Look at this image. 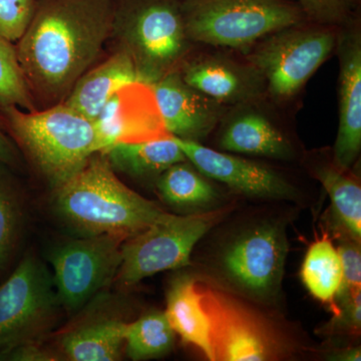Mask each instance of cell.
Listing matches in <instances>:
<instances>
[{"label":"cell","instance_id":"6da1fadb","mask_svg":"<svg viewBox=\"0 0 361 361\" xmlns=\"http://www.w3.org/2000/svg\"><path fill=\"white\" fill-rule=\"evenodd\" d=\"M114 0H39L16 47L30 92L63 101L113 32Z\"/></svg>","mask_w":361,"mask_h":361},{"label":"cell","instance_id":"7a4b0ae2","mask_svg":"<svg viewBox=\"0 0 361 361\" xmlns=\"http://www.w3.org/2000/svg\"><path fill=\"white\" fill-rule=\"evenodd\" d=\"M52 208L80 236L106 235L123 240L146 229L166 213L126 186L101 152L54 190Z\"/></svg>","mask_w":361,"mask_h":361},{"label":"cell","instance_id":"3957f363","mask_svg":"<svg viewBox=\"0 0 361 361\" xmlns=\"http://www.w3.org/2000/svg\"><path fill=\"white\" fill-rule=\"evenodd\" d=\"M7 129L52 189L61 186L103 151L94 122L61 103L44 111L0 109Z\"/></svg>","mask_w":361,"mask_h":361},{"label":"cell","instance_id":"277c9868","mask_svg":"<svg viewBox=\"0 0 361 361\" xmlns=\"http://www.w3.org/2000/svg\"><path fill=\"white\" fill-rule=\"evenodd\" d=\"M114 32L149 85L172 73L187 51L180 0H114Z\"/></svg>","mask_w":361,"mask_h":361},{"label":"cell","instance_id":"5b68a950","mask_svg":"<svg viewBox=\"0 0 361 361\" xmlns=\"http://www.w3.org/2000/svg\"><path fill=\"white\" fill-rule=\"evenodd\" d=\"M180 7L188 39L233 49L298 25L305 16L286 0H180Z\"/></svg>","mask_w":361,"mask_h":361},{"label":"cell","instance_id":"8992f818","mask_svg":"<svg viewBox=\"0 0 361 361\" xmlns=\"http://www.w3.org/2000/svg\"><path fill=\"white\" fill-rule=\"evenodd\" d=\"M228 212L225 208L186 216L166 212L123 242L116 283L123 288L132 287L157 273L189 265L194 247Z\"/></svg>","mask_w":361,"mask_h":361},{"label":"cell","instance_id":"52a82bcc","mask_svg":"<svg viewBox=\"0 0 361 361\" xmlns=\"http://www.w3.org/2000/svg\"><path fill=\"white\" fill-rule=\"evenodd\" d=\"M336 44L331 28L294 25L264 37L249 59L270 94L287 99L295 96Z\"/></svg>","mask_w":361,"mask_h":361},{"label":"cell","instance_id":"ba28073f","mask_svg":"<svg viewBox=\"0 0 361 361\" xmlns=\"http://www.w3.org/2000/svg\"><path fill=\"white\" fill-rule=\"evenodd\" d=\"M59 306L51 272L28 254L0 286V353L39 341L51 327Z\"/></svg>","mask_w":361,"mask_h":361},{"label":"cell","instance_id":"9c48e42d","mask_svg":"<svg viewBox=\"0 0 361 361\" xmlns=\"http://www.w3.org/2000/svg\"><path fill=\"white\" fill-rule=\"evenodd\" d=\"M210 324L215 361H265L283 353V342L257 312L222 289L198 285Z\"/></svg>","mask_w":361,"mask_h":361},{"label":"cell","instance_id":"30bf717a","mask_svg":"<svg viewBox=\"0 0 361 361\" xmlns=\"http://www.w3.org/2000/svg\"><path fill=\"white\" fill-rule=\"evenodd\" d=\"M123 241L106 235L80 236L54 247L49 262L59 305L77 313L115 279L122 262Z\"/></svg>","mask_w":361,"mask_h":361},{"label":"cell","instance_id":"8fae6325","mask_svg":"<svg viewBox=\"0 0 361 361\" xmlns=\"http://www.w3.org/2000/svg\"><path fill=\"white\" fill-rule=\"evenodd\" d=\"M286 255L283 228L263 224L233 240L223 253L221 267L236 288L268 299L277 293L281 285Z\"/></svg>","mask_w":361,"mask_h":361},{"label":"cell","instance_id":"7c38bea8","mask_svg":"<svg viewBox=\"0 0 361 361\" xmlns=\"http://www.w3.org/2000/svg\"><path fill=\"white\" fill-rule=\"evenodd\" d=\"M103 152L116 144L171 137L161 118L152 85L135 80L122 85L94 122Z\"/></svg>","mask_w":361,"mask_h":361},{"label":"cell","instance_id":"4fadbf2b","mask_svg":"<svg viewBox=\"0 0 361 361\" xmlns=\"http://www.w3.org/2000/svg\"><path fill=\"white\" fill-rule=\"evenodd\" d=\"M174 137L188 161L205 177L240 193L264 199H293L296 191L274 171L239 157L207 148L199 142Z\"/></svg>","mask_w":361,"mask_h":361},{"label":"cell","instance_id":"5bb4252c","mask_svg":"<svg viewBox=\"0 0 361 361\" xmlns=\"http://www.w3.org/2000/svg\"><path fill=\"white\" fill-rule=\"evenodd\" d=\"M152 87L164 125L173 137L198 142L219 120V103L190 87L179 73L164 75Z\"/></svg>","mask_w":361,"mask_h":361},{"label":"cell","instance_id":"9a60e30c","mask_svg":"<svg viewBox=\"0 0 361 361\" xmlns=\"http://www.w3.org/2000/svg\"><path fill=\"white\" fill-rule=\"evenodd\" d=\"M338 42L339 126L334 144V165L348 171L361 148V39L357 30L346 32Z\"/></svg>","mask_w":361,"mask_h":361},{"label":"cell","instance_id":"2e32d148","mask_svg":"<svg viewBox=\"0 0 361 361\" xmlns=\"http://www.w3.org/2000/svg\"><path fill=\"white\" fill-rule=\"evenodd\" d=\"M135 80H142L134 61L122 49L101 65L85 71L61 103L94 122L116 90Z\"/></svg>","mask_w":361,"mask_h":361},{"label":"cell","instance_id":"e0dca14e","mask_svg":"<svg viewBox=\"0 0 361 361\" xmlns=\"http://www.w3.org/2000/svg\"><path fill=\"white\" fill-rule=\"evenodd\" d=\"M180 75L190 87L219 104L239 103L255 97L260 77L254 68L244 70L216 58L195 61Z\"/></svg>","mask_w":361,"mask_h":361},{"label":"cell","instance_id":"ac0fdd59","mask_svg":"<svg viewBox=\"0 0 361 361\" xmlns=\"http://www.w3.org/2000/svg\"><path fill=\"white\" fill-rule=\"evenodd\" d=\"M125 324L115 316H90L63 332L59 345L71 360H118L125 348Z\"/></svg>","mask_w":361,"mask_h":361},{"label":"cell","instance_id":"d6986e66","mask_svg":"<svg viewBox=\"0 0 361 361\" xmlns=\"http://www.w3.org/2000/svg\"><path fill=\"white\" fill-rule=\"evenodd\" d=\"M165 314L175 334L183 341L200 349L209 360L215 361L210 341L208 316L201 305L198 282L190 275H180L171 284Z\"/></svg>","mask_w":361,"mask_h":361},{"label":"cell","instance_id":"ffe728a7","mask_svg":"<svg viewBox=\"0 0 361 361\" xmlns=\"http://www.w3.org/2000/svg\"><path fill=\"white\" fill-rule=\"evenodd\" d=\"M220 148L231 153L288 159L292 148L286 137L257 111H245L227 123L220 137Z\"/></svg>","mask_w":361,"mask_h":361},{"label":"cell","instance_id":"44dd1931","mask_svg":"<svg viewBox=\"0 0 361 361\" xmlns=\"http://www.w3.org/2000/svg\"><path fill=\"white\" fill-rule=\"evenodd\" d=\"M103 153L114 170L135 178L160 176L174 164L187 160L173 135L154 141L116 144Z\"/></svg>","mask_w":361,"mask_h":361},{"label":"cell","instance_id":"7402d4cb","mask_svg":"<svg viewBox=\"0 0 361 361\" xmlns=\"http://www.w3.org/2000/svg\"><path fill=\"white\" fill-rule=\"evenodd\" d=\"M301 279L316 299L327 304L334 314L338 315L336 299L341 286L342 263L329 235L323 234L311 244L301 267Z\"/></svg>","mask_w":361,"mask_h":361},{"label":"cell","instance_id":"603a6c76","mask_svg":"<svg viewBox=\"0 0 361 361\" xmlns=\"http://www.w3.org/2000/svg\"><path fill=\"white\" fill-rule=\"evenodd\" d=\"M176 334L165 312L153 311L133 322H126L123 329L125 349L133 360L160 357L172 350Z\"/></svg>","mask_w":361,"mask_h":361},{"label":"cell","instance_id":"cb8c5ba5","mask_svg":"<svg viewBox=\"0 0 361 361\" xmlns=\"http://www.w3.org/2000/svg\"><path fill=\"white\" fill-rule=\"evenodd\" d=\"M157 187L164 201L179 208L205 206L217 199L212 185L185 161L164 171Z\"/></svg>","mask_w":361,"mask_h":361},{"label":"cell","instance_id":"d4e9b609","mask_svg":"<svg viewBox=\"0 0 361 361\" xmlns=\"http://www.w3.org/2000/svg\"><path fill=\"white\" fill-rule=\"evenodd\" d=\"M316 176L326 190L334 211L351 238L360 241L361 236V188L346 171L336 165L322 167Z\"/></svg>","mask_w":361,"mask_h":361},{"label":"cell","instance_id":"484cf974","mask_svg":"<svg viewBox=\"0 0 361 361\" xmlns=\"http://www.w3.org/2000/svg\"><path fill=\"white\" fill-rule=\"evenodd\" d=\"M33 96L21 70L16 47L0 35V109L35 111Z\"/></svg>","mask_w":361,"mask_h":361},{"label":"cell","instance_id":"4316f807","mask_svg":"<svg viewBox=\"0 0 361 361\" xmlns=\"http://www.w3.org/2000/svg\"><path fill=\"white\" fill-rule=\"evenodd\" d=\"M0 165V269H4L20 238L23 206L18 192Z\"/></svg>","mask_w":361,"mask_h":361},{"label":"cell","instance_id":"83f0119b","mask_svg":"<svg viewBox=\"0 0 361 361\" xmlns=\"http://www.w3.org/2000/svg\"><path fill=\"white\" fill-rule=\"evenodd\" d=\"M39 0H0V35L18 42L30 25Z\"/></svg>","mask_w":361,"mask_h":361},{"label":"cell","instance_id":"f1b7e54d","mask_svg":"<svg viewBox=\"0 0 361 361\" xmlns=\"http://www.w3.org/2000/svg\"><path fill=\"white\" fill-rule=\"evenodd\" d=\"M337 250L341 258L342 282L337 292L336 306L360 292L361 287V254L357 240L342 242Z\"/></svg>","mask_w":361,"mask_h":361},{"label":"cell","instance_id":"f546056e","mask_svg":"<svg viewBox=\"0 0 361 361\" xmlns=\"http://www.w3.org/2000/svg\"><path fill=\"white\" fill-rule=\"evenodd\" d=\"M306 16L323 23H337L345 20L358 0H297Z\"/></svg>","mask_w":361,"mask_h":361},{"label":"cell","instance_id":"4dcf8cb0","mask_svg":"<svg viewBox=\"0 0 361 361\" xmlns=\"http://www.w3.org/2000/svg\"><path fill=\"white\" fill-rule=\"evenodd\" d=\"M54 356L37 342L20 344L0 353V360H54Z\"/></svg>","mask_w":361,"mask_h":361},{"label":"cell","instance_id":"1f68e13d","mask_svg":"<svg viewBox=\"0 0 361 361\" xmlns=\"http://www.w3.org/2000/svg\"><path fill=\"white\" fill-rule=\"evenodd\" d=\"M20 161L18 151L13 141L4 133L0 123V165L16 166Z\"/></svg>","mask_w":361,"mask_h":361},{"label":"cell","instance_id":"d6a6232c","mask_svg":"<svg viewBox=\"0 0 361 361\" xmlns=\"http://www.w3.org/2000/svg\"><path fill=\"white\" fill-rule=\"evenodd\" d=\"M360 349L353 348L349 350L344 351L341 355H336V357L332 358L334 360L341 361H360L361 360Z\"/></svg>","mask_w":361,"mask_h":361}]
</instances>
